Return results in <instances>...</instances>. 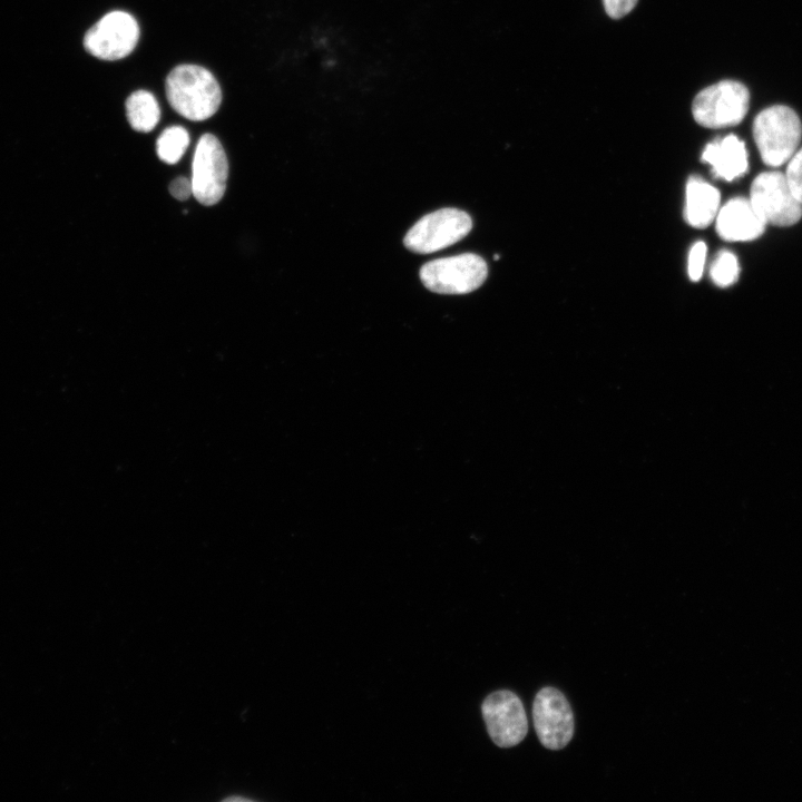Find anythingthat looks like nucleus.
I'll return each instance as SVG.
<instances>
[{
    "instance_id": "obj_20",
    "label": "nucleus",
    "mask_w": 802,
    "mask_h": 802,
    "mask_svg": "<svg viewBox=\"0 0 802 802\" xmlns=\"http://www.w3.org/2000/svg\"><path fill=\"white\" fill-rule=\"evenodd\" d=\"M169 193L178 200H186L193 195L192 180L180 176L175 178L169 185Z\"/></svg>"
},
{
    "instance_id": "obj_8",
    "label": "nucleus",
    "mask_w": 802,
    "mask_h": 802,
    "mask_svg": "<svg viewBox=\"0 0 802 802\" xmlns=\"http://www.w3.org/2000/svg\"><path fill=\"white\" fill-rule=\"evenodd\" d=\"M139 27L136 19L125 11H111L96 22L84 37L88 53L101 60H119L136 47Z\"/></svg>"
},
{
    "instance_id": "obj_2",
    "label": "nucleus",
    "mask_w": 802,
    "mask_h": 802,
    "mask_svg": "<svg viewBox=\"0 0 802 802\" xmlns=\"http://www.w3.org/2000/svg\"><path fill=\"white\" fill-rule=\"evenodd\" d=\"M753 137L763 163L770 167H780L798 150L802 124L790 107L771 106L754 118Z\"/></svg>"
},
{
    "instance_id": "obj_10",
    "label": "nucleus",
    "mask_w": 802,
    "mask_h": 802,
    "mask_svg": "<svg viewBox=\"0 0 802 802\" xmlns=\"http://www.w3.org/2000/svg\"><path fill=\"white\" fill-rule=\"evenodd\" d=\"M482 717L492 742L499 747L519 744L527 735L528 721L521 700L511 691L488 695L481 705Z\"/></svg>"
},
{
    "instance_id": "obj_5",
    "label": "nucleus",
    "mask_w": 802,
    "mask_h": 802,
    "mask_svg": "<svg viewBox=\"0 0 802 802\" xmlns=\"http://www.w3.org/2000/svg\"><path fill=\"white\" fill-rule=\"evenodd\" d=\"M472 228L470 216L458 208H441L420 218L404 236L408 250L429 254L453 245Z\"/></svg>"
},
{
    "instance_id": "obj_17",
    "label": "nucleus",
    "mask_w": 802,
    "mask_h": 802,
    "mask_svg": "<svg viewBox=\"0 0 802 802\" xmlns=\"http://www.w3.org/2000/svg\"><path fill=\"white\" fill-rule=\"evenodd\" d=\"M706 254L707 247L704 242H697L691 247L687 260V273L691 281L697 282L701 280L705 266Z\"/></svg>"
},
{
    "instance_id": "obj_15",
    "label": "nucleus",
    "mask_w": 802,
    "mask_h": 802,
    "mask_svg": "<svg viewBox=\"0 0 802 802\" xmlns=\"http://www.w3.org/2000/svg\"><path fill=\"white\" fill-rule=\"evenodd\" d=\"M189 145L188 131L180 126L166 128L156 141L158 157L167 164H176Z\"/></svg>"
},
{
    "instance_id": "obj_1",
    "label": "nucleus",
    "mask_w": 802,
    "mask_h": 802,
    "mask_svg": "<svg viewBox=\"0 0 802 802\" xmlns=\"http://www.w3.org/2000/svg\"><path fill=\"white\" fill-rule=\"evenodd\" d=\"M165 87L169 105L193 121H202L213 116L222 101L217 80L200 66L175 67L168 74Z\"/></svg>"
},
{
    "instance_id": "obj_4",
    "label": "nucleus",
    "mask_w": 802,
    "mask_h": 802,
    "mask_svg": "<svg viewBox=\"0 0 802 802\" xmlns=\"http://www.w3.org/2000/svg\"><path fill=\"white\" fill-rule=\"evenodd\" d=\"M487 274V263L482 257L464 253L426 263L420 270V280L436 293L466 294L480 287Z\"/></svg>"
},
{
    "instance_id": "obj_14",
    "label": "nucleus",
    "mask_w": 802,
    "mask_h": 802,
    "mask_svg": "<svg viewBox=\"0 0 802 802\" xmlns=\"http://www.w3.org/2000/svg\"><path fill=\"white\" fill-rule=\"evenodd\" d=\"M126 115L133 129L149 133L160 119V109L154 95L140 89L127 98Z\"/></svg>"
},
{
    "instance_id": "obj_6",
    "label": "nucleus",
    "mask_w": 802,
    "mask_h": 802,
    "mask_svg": "<svg viewBox=\"0 0 802 802\" xmlns=\"http://www.w3.org/2000/svg\"><path fill=\"white\" fill-rule=\"evenodd\" d=\"M749 199L766 225L792 226L802 217V204L780 172L757 175L751 185Z\"/></svg>"
},
{
    "instance_id": "obj_18",
    "label": "nucleus",
    "mask_w": 802,
    "mask_h": 802,
    "mask_svg": "<svg viewBox=\"0 0 802 802\" xmlns=\"http://www.w3.org/2000/svg\"><path fill=\"white\" fill-rule=\"evenodd\" d=\"M788 163L784 175L792 192L802 204V147L794 153Z\"/></svg>"
},
{
    "instance_id": "obj_11",
    "label": "nucleus",
    "mask_w": 802,
    "mask_h": 802,
    "mask_svg": "<svg viewBox=\"0 0 802 802\" xmlns=\"http://www.w3.org/2000/svg\"><path fill=\"white\" fill-rule=\"evenodd\" d=\"M718 236L728 242H747L760 237L766 224L749 198L734 197L720 207L715 217Z\"/></svg>"
},
{
    "instance_id": "obj_13",
    "label": "nucleus",
    "mask_w": 802,
    "mask_h": 802,
    "mask_svg": "<svg viewBox=\"0 0 802 802\" xmlns=\"http://www.w3.org/2000/svg\"><path fill=\"white\" fill-rule=\"evenodd\" d=\"M721 194L717 188L702 179L691 176L686 183L684 217L695 228L707 227L720 209Z\"/></svg>"
},
{
    "instance_id": "obj_7",
    "label": "nucleus",
    "mask_w": 802,
    "mask_h": 802,
    "mask_svg": "<svg viewBox=\"0 0 802 802\" xmlns=\"http://www.w3.org/2000/svg\"><path fill=\"white\" fill-rule=\"evenodd\" d=\"M228 162L219 140L204 134L197 141L192 164L193 196L203 205L218 203L226 189Z\"/></svg>"
},
{
    "instance_id": "obj_9",
    "label": "nucleus",
    "mask_w": 802,
    "mask_h": 802,
    "mask_svg": "<svg viewBox=\"0 0 802 802\" xmlns=\"http://www.w3.org/2000/svg\"><path fill=\"white\" fill-rule=\"evenodd\" d=\"M532 720L540 743L548 750H561L573 739V711L565 695L555 687H544L537 693Z\"/></svg>"
},
{
    "instance_id": "obj_19",
    "label": "nucleus",
    "mask_w": 802,
    "mask_h": 802,
    "mask_svg": "<svg viewBox=\"0 0 802 802\" xmlns=\"http://www.w3.org/2000/svg\"><path fill=\"white\" fill-rule=\"evenodd\" d=\"M603 3L607 14L610 18L618 19L630 12L637 0H603Z\"/></svg>"
},
{
    "instance_id": "obj_16",
    "label": "nucleus",
    "mask_w": 802,
    "mask_h": 802,
    "mask_svg": "<svg viewBox=\"0 0 802 802\" xmlns=\"http://www.w3.org/2000/svg\"><path fill=\"white\" fill-rule=\"evenodd\" d=\"M740 274L737 257L730 251H721L711 264L710 276L721 287L733 285Z\"/></svg>"
},
{
    "instance_id": "obj_3",
    "label": "nucleus",
    "mask_w": 802,
    "mask_h": 802,
    "mask_svg": "<svg viewBox=\"0 0 802 802\" xmlns=\"http://www.w3.org/2000/svg\"><path fill=\"white\" fill-rule=\"evenodd\" d=\"M749 89L734 80H722L701 90L693 100L695 121L717 129L740 124L747 114Z\"/></svg>"
},
{
    "instance_id": "obj_12",
    "label": "nucleus",
    "mask_w": 802,
    "mask_h": 802,
    "mask_svg": "<svg viewBox=\"0 0 802 802\" xmlns=\"http://www.w3.org/2000/svg\"><path fill=\"white\" fill-rule=\"evenodd\" d=\"M702 160L711 166L715 177L727 182L742 177L749 168L745 144L735 135L708 143L703 149Z\"/></svg>"
}]
</instances>
